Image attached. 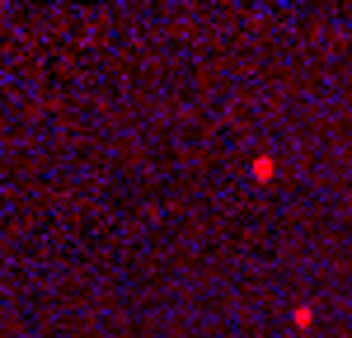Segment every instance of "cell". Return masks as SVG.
I'll use <instances>...</instances> for the list:
<instances>
[{"label":"cell","instance_id":"cell-1","mask_svg":"<svg viewBox=\"0 0 352 338\" xmlns=\"http://www.w3.org/2000/svg\"><path fill=\"white\" fill-rule=\"evenodd\" d=\"M254 179H272V160L263 155V160H254Z\"/></svg>","mask_w":352,"mask_h":338}]
</instances>
